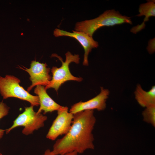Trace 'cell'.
Here are the masks:
<instances>
[{
  "label": "cell",
  "instance_id": "1",
  "mask_svg": "<svg viewBox=\"0 0 155 155\" xmlns=\"http://www.w3.org/2000/svg\"><path fill=\"white\" fill-rule=\"evenodd\" d=\"M96 122L94 110H87L73 114L69 131L54 144L53 152L57 155L73 152L82 154L87 150L94 149L92 131Z\"/></svg>",
  "mask_w": 155,
  "mask_h": 155
},
{
  "label": "cell",
  "instance_id": "2",
  "mask_svg": "<svg viewBox=\"0 0 155 155\" xmlns=\"http://www.w3.org/2000/svg\"><path fill=\"white\" fill-rule=\"evenodd\" d=\"M124 23L132 24L131 18L123 16L114 9L107 10L94 19L77 22L75 31L83 32L92 37L95 32L100 27L112 26Z\"/></svg>",
  "mask_w": 155,
  "mask_h": 155
},
{
  "label": "cell",
  "instance_id": "3",
  "mask_svg": "<svg viewBox=\"0 0 155 155\" xmlns=\"http://www.w3.org/2000/svg\"><path fill=\"white\" fill-rule=\"evenodd\" d=\"M65 59L63 61L62 58L57 54H53L52 57H55L61 62V65L59 67L56 66L53 67L51 69L52 74V79L49 83L45 87L46 90L53 88L57 92L61 86L65 82L70 80L76 81L78 82L82 81V78L77 77L74 76L71 73L69 65L72 62L76 64L80 63V58L78 54L73 55L69 51H68L65 54Z\"/></svg>",
  "mask_w": 155,
  "mask_h": 155
},
{
  "label": "cell",
  "instance_id": "4",
  "mask_svg": "<svg viewBox=\"0 0 155 155\" xmlns=\"http://www.w3.org/2000/svg\"><path fill=\"white\" fill-rule=\"evenodd\" d=\"M20 80L13 75L0 76V93L3 99L14 97L27 101L33 107L39 105L38 96L30 94L20 85Z\"/></svg>",
  "mask_w": 155,
  "mask_h": 155
},
{
  "label": "cell",
  "instance_id": "5",
  "mask_svg": "<svg viewBox=\"0 0 155 155\" xmlns=\"http://www.w3.org/2000/svg\"><path fill=\"white\" fill-rule=\"evenodd\" d=\"M47 117L41 113L35 112L33 106L26 107L24 111L20 114L13 121L11 126L5 130L8 134L14 129L20 126L24 127L22 132L25 135H28L33 132L43 127Z\"/></svg>",
  "mask_w": 155,
  "mask_h": 155
},
{
  "label": "cell",
  "instance_id": "6",
  "mask_svg": "<svg viewBox=\"0 0 155 155\" xmlns=\"http://www.w3.org/2000/svg\"><path fill=\"white\" fill-rule=\"evenodd\" d=\"M57 112V116L46 135V138L52 140H55L60 135H64L69 131L73 118V114L69 111L67 106H62Z\"/></svg>",
  "mask_w": 155,
  "mask_h": 155
},
{
  "label": "cell",
  "instance_id": "7",
  "mask_svg": "<svg viewBox=\"0 0 155 155\" xmlns=\"http://www.w3.org/2000/svg\"><path fill=\"white\" fill-rule=\"evenodd\" d=\"M22 66L23 68L19 66V68L28 73L32 82L31 85L27 88L28 92H30L35 86L42 85L46 86L49 83L52 77L49 74L50 69L47 67L46 63L32 61L29 68Z\"/></svg>",
  "mask_w": 155,
  "mask_h": 155
},
{
  "label": "cell",
  "instance_id": "8",
  "mask_svg": "<svg viewBox=\"0 0 155 155\" xmlns=\"http://www.w3.org/2000/svg\"><path fill=\"white\" fill-rule=\"evenodd\" d=\"M53 34L55 37L67 36L76 39L83 47L84 51L83 64L88 66V55L92 49L97 48L99 45L98 42L83 32L73 30L70 32L56 28L53 31Z\"/></svg>",
  "mask_w": 155,
  "mask_h": 155
},
{
  "label": "cell",
  "instance_id": "9",
  "mask_svg": "<svg viewBox=\"0 0 155 155\" xmlns=\"http://www.w3.org/2000/svg\"><path fill=\"white\" fill-rule=\"evenodd\" d=\"M109 94L108 89L101 87L100 92L97 95L86 101H81L74 104L71 106L69 112L74 114L87 110L103 111L106 108V101Z\"/></svg>",
  "mask_w": 155,
  "mask_h": 155
},
{
  "label": "cell",
  "instance_id": "10",
  "mask_svg": "<svg viewBox=\"0 0 155 155\" xmlns=\"http://www.w3.org/2000/svg\"><path fill=\"white\" fill-rule=\"evenodd\" d=\"M34 92L38 96L39 99L40 106L37 112V113H41L43 111L44 114L57 111L62 106L55 102L49 96L44 86H36Z\"/></svg>",
  "mask_w": 155,
  "mask_h": 155
},
{
  "label": "cell",
  "instance_id": "11",
  "mask_svg": "<svg viewBox=\"0 0 155 155\" xmlns=\"http://www.w3.org/2000/svg\"><path fill=\"white\" fill-rule=\"evenodd\" d=\"M135 98L142 107L146 108L155 104V86H153L148 91L144 90L141 85H137L134 92Z\"/></svg>",
  "mask_w": 155,
  "mask_h": 155
},
{
  "label": "cell",
  "instance_id": "12",
  "mask_svg": "<svg viewBox=\"0 0 155 155\" xmlns=\"http://www.w3.org/2000/svg\"><path fill=\"white\" fill-rule=\"evenodd\" d=\"M139 14L136 15L138 17L142 16H145L143 22L141 25H138L133 27L131 29V32L134 34L141 31L144 29L145 26V22L149 20V18L151 16H155V4L152 1H148L147 2L141 4L139 9Z\"/></svg>",
  "mask_w": 155,
  "mask_h": 155
},
{
  "label": "cell",
  "instance_id": "13",
  "mask_svg": "<svg viewBox=\"0 0 155 155\" xmlns=\"http://www.w3.org/2000/svg\"><path fill=\"white\" fill-rule=\"evenodd\" d=\"M143 121L155 127V104L145 108L142 112Z\"/></svg>",
  "mask_w": 155,
  "mask_h": 155
},
{
  "label": "cell",
  "instance_id": "14",
  "mask_svg": "<svg viewBox=\"0 0 155 155\" xmlns=\"http://www.w3.org/2000/svg\"><path fill=\"white\" fill-rule=\"evenodd\" d=\"M9 109V108L2 101L0 102V120L8 114ZM5 131V130L0 129V140Z\"/></svg>",
  "mask_w": 155,
  "mask_h": 155
},
{
  "label": "cell",
  "instance_id": "15",
  "mask_svg": "<svg viewBox=\"0 0 155 155\" xmlns=\"http://www.w3.org/2000/svg\"><path fill=\"white\" fill-rule=\"evenodd\" d=\"M155 38H154L149 41L147 49L150 54H152L155 52Z\"/></svg>",
  "mask_w": 155,
  "mask_h": 155
},
{
  "label": "cell",
  "instance_id": "16",
  "mask_svg": "<svg viewBox=\"0 0 155 155\" xmlns=\"http://www.w3.org/2000/svg\"><path fill=\"white\" fill-rule=\"evenodd\" d=\"M78 154L75 152H73L64 154L57 155L54 154L52 151L49 149H46L42 155H78Z\"/></svg>",
  "mask_w": 155,
  "mask_h": 155
},
{
  "label": "cell",
  "instance_id": "17",
  "mask_svg": "<svg viewBox=\"0 0 155 155\" xmlns=\"http://www.w3.org/2000/svg\"><path fill=\"white\" fill-rule=\"evenodd\" d=\"M0 155H1V153H0Z\"/></svg>",
  "mask_w": 155,
  "mask_h": 155
}]
</instances>
